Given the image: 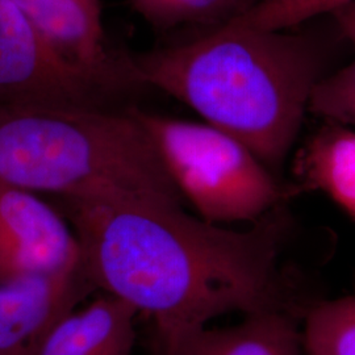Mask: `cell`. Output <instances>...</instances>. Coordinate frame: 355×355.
<instances>
[{"label": "cell", "instance_id": "6", "mask_svg": "<svg viewBox=\"0 0 355 355\" xmlns=\"http://www.w3.org/2000/svg\"><path fill=\"white\" fill-rule=\"evenodd\" d=\"M80 266V245L64 212L40 193L0 182V279Z\"/></svg>", "mask_w": 355, "mask_h": 355}, {"label": "cell", "instance_id": "3", "mask_svg": "<svg viewBox=\"0 0 355 355\" xmlns=\"http://www.w3.org/2000/svg\"><path fill=\"white\" fill-rule=\"evenodd\" d=\"M0 182L55 199L186 203L135 105L0 107Z\"/></svg>", "mask_w": 355, "mask_h": 355}, {"label": "cell", "instance_id": "1", "mask_svg": "<svg viewBox=\"0 0 355 355\" xmlns=\"http://www.w3.org/2000/svg\"><path fill=\"white\" fill-rule=\"evenodd\" d=\"M57 202L96 291L149 316L155 333L204 327L229 313L304 318L320 300L287 257L291 218L284 205L233 229L165 199Z\"/></svg>", "mask_w": 355, "mask_h": 355}, {"label": "cell", "instance_id": "17", "mask_svg": "<svg viewBox=\"0 0 355 355\" xmlns=\"http://www.w3.org/2000/svg\"><path fill=\"white\" fill-rule=\"evenodd\" d=\"M250 1H252V4H253V6H255V4L262 3V1H266V0H250ZM253 6H252V7H253Z\"/></svg>", "mask_w": 355, "mask_h": 355}, {"label": "cell", "instance_id": "13", "mask_svg": "<svg viewBox=\"0 0 355 355\" xmlns=\"http://www.w3.org/2000/svg\"><path fill=\"white\" fill-rule=\"evenodd\" d=\"M355 0H266L250 7L233 21L266 31H287L321 15H330Z\"/></svg>", "mask_w": 355, "mask_h": 355}, {"label": "cell", "instance_id": "10", "mask_svg": "<svg viewBox=\"0 0 355 355\" xmlns=\"http://www.w3.org/2000/svg\"><path fill=\"white\" fill-rule=\"evenodd\" d=\"M139 315L132 305L102 292L58 322L40 355H130Z\"/></svg>", "mask_w": 355, "mask_h": 355}, {"label": "cell", "instance_id": "15", "mask_svg": "<svg viewBox=\"0 0 355 355\" xmlns=\"http://www.w3.org/2000/svg\"><path fill=\"white\" fill-rule=\"evenodd\" d=\"M330 16L343 41L349 42L355 49V1L337 8Z\"/></svg>", "mask_w": 355, "mask_h": 355}, {"label": "cell", "instance_id": "9", "mask_svg": "<svg viewBox=\"0 0 355 355\" xmlns=\"http://www.w3.org/2000/svg\"><path fill=\"white\" fill-rule=\"evenodd\" d=\"M11 1L73 61L140 87L132 76L128 55H119L107 45L101 0Z\"/></svg>", "mask_w": 355, "mask_h": 355}, {"label": "cell", "instance_id": "12", "mask_svg": "<svg viewBox=\"0 0 355 355\" xmlns=\"http://www.w3.org/2000/svg\"><path fill=\"white\" fill-rule=\"evenodd\" d=\"M305 355H355V296L318 300L303 318Z\"/></svg>", "mask_w": 355, "mask_h": 355}, {"label": "cell", "instance_id": "11", "mask_svg": "<svg viewBox=\"0 0 355 355\" xmlns=\"http://www.w3.org/2000/svg\"><path fill=\"white\" fill-rule=\"evenodd\" d=\"M295 177L304 191L325 193L355 218V129L328 123L300 149Z\"/></svg>", "mask_w": 355, "mask_h": 355}, {"label": "cell", "instance_id": "2", "mask_svg": "<svg viewBox=\"0 0 355 355\" xmlns=\"http://www.w3.org/2000/svg\"><path fill=\"white\" fill-rule=\"evenodd\" d=\"M331 51L318 36L230 20L192 41L128 60L141 87L184 103L274 170L291 150L316 85L329 74Z\"/></svg>", "mask_w": 355, "mask_h": 355}, {"label": "cell", "instance_id": "7", "mask_svg": "<svg viewBox=\"0 0 355 355\" xmlns=\"http://www.w3.org/2000/svg\"><path fill=\"white\" fill-rule=\"evenodd\" d=\"M95 291L83 266L0 279V355H40L58 322Z\"/></svg>", "mask_w": 355, "mask_h": 355}, {"label": "cell", "instance_id": "5", "mask_svg": "<svg viewBox=\"0 0 355 355\" xmlns=\"http://www.w3.org/2000/svg\"><path fill=\"white\" fill-rule=\"evenodd\" d=\"M136 89L73 61L11 0H0V107L124 108L117 99Z\"/></svg>", "mask_w": 355, "mask_h": 355}, {"label": "cell", "instance_id": "16", "mask_svg": "<svg viewBox=\"0 0 355 355\" xmlns=\"http://www.w3.org/2000/svg\"><path fill=\"white\" fill-rule=\"evenodd\" d=\"M129 3L150 26L158 28L166 0H129Z\"/></svg>", "mask_w": 355, "mask_h": 355}, {"label": "cell", "instance_id": "4", "mask_svg": "<svg viewBox=\"0 0 355 355\" xmlns=\"http://www.w3.org/2000/svg\"><path fill=\"white\" fill-rule=\"evenodd\" d=\"M184 202L205 221L229 225L263 218L290 196L257 154L208 123L135 107Z\"/></svg>", "mask_w": 355, "mask_h": 355}, {"label": "cell", "instance_id": "14", "mask_svg": "<svg viewBox=\"0 0 355 355\" xmlns=\"http://www.w3.org/2000/svg\"><path fill=\"white\" fill-rule=\"evenodd\" d=\"M309 112L355 129V60L324 76L313 89Z\"/></svg>", "mask_w": 355, "mask_h": 355}, {"label": "cell", "instance_id": "8", "mask_svg": "<svg viewBox=\"0 0 355 355\" xmlns=\"http://www.w3.org/2000/svg\"><path fill=\"white\" fill-rule=\"evenodd\" d=\"M158 355H305L303 318L261 312L241 322L155 333Z\"/></svg>", "mask_w": 355, "mask_h": 355}]
</instances>
